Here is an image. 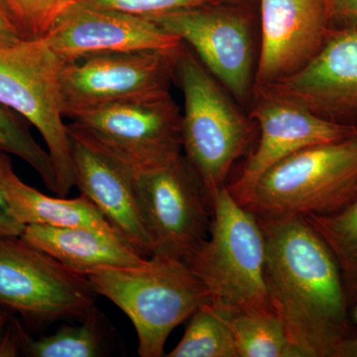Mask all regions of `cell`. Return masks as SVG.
I'll return each mask as SVG.
<instances>
[{"instance_id":"obj_1","label":"cell","mask_w":357,"mask_h":357,"mask_svg":"<svg viewBox=\"0 0 357 357\" xmlns=\"http://www.w3.org/2000/svg\"><path fill=\"white\" fill-rule=\"evenodd\" d=\"M257 218L265 237L268 298L289 340L301 357H335L351 337L335 257L304 218Z\"/></svg>"},{"instance_id":"obj_2","label":"cell","mask_w":357,"mask_h":357,"mask_svg":"<svg viewBox=\"0 0 357 357\" xmlns=\"http://www.w3.org/2000/svg\"><path fill=\"white\" fill-rule=\"evenodd\" d=\"M93 290L130 319L141 357L164 356L169 335L204 305L210 293L184 261L153 255L134 267H100L86 274Z\"/></svg>"},{"instance_id":"obj_3","label":"cell","mask_w":357,"mask_h":357,"mask_svg":"<svg viewBox=\"0 0 357 357\" xmlns=\"http://www.w3.org/2000/svg\"><path fill=\"white\" fill-rule=\"evenodd\" d=\"M229 191L257 217L335 213L357 192V133L291 155L253 184Z\"/></svg>"},{"instance_id":"obj_4","label":"cell","mask_w":357,"mask_h":357,"mask_svg":"<svg viewBox=\"0 0 357 357\" xmlns=\"http://www.w3.org/2000/svg\"><path fill=\"white\" fill-rule=\"evenodd\" d=\"M211 206L210 234L184 262L204 284L218 311L272 309L259 220L237 203L227 185L213 195Z\"/></svg>"},{"instance_id":"obj_5","label":"cell","mask_w":357,"mask_h":357,"mask_svg":"<svg viewBox=\"0 0 357 357\" xmlns=\"http://www.w3.org/2000/svg\"><path fill=\"white\" fill-rule=\"evenodd\" d=\"M175 76L184 95L183 149L203 183L208 201L225 187L237 160L252 139L250 121L220 82L184 44L175 60Z\"/></svg>"},{"instance_id":"obj_6","label":"cell","mask_w":357,"mask_h":357,"mask_svg":"<svg viewBox=\"0 0 357 357\" xmlns=\"http://www.w3.org/2000/svg\"><path fill=\"white\" fill-rule=\"evenodd\" d=\"M64 65L42 39L0 47V105L20 114L41 134L60 197L75 187L70 136L63 121L60 76Z\"/></svg>"},{"instance_id":"obj_7","label":"cell","mask_w":357,"mask_h":357,"mask_svg":"<svg viewBox=\"0 0 357 357\" xmlns=\"http://www.w3.org/2000/svg\"><path fill=\"white\" fill-rule=\"evenodd\" d=\"M68 128L100 145L136 173L182 156V114L170 93L79 112Z\"/></svg>"},{"instance_id":"obj_8","label":"cell","mask_w":357,"mask_h":357,"mask_svg":"<svg viewBox=\"0 0 357 357\" xmlns=\"http://www.w3.org/2000/svg\"><path fill=\"white\" fill-rule=\"evenodd\" d=\"M91 282L20 236L0 238V306L35 325L83 319L96 307Z\"/></svg>"},{"instance_id":"obj_9","label":"cell","mask_w":357,"mask_h":357,"mask_svg":"<svg viewBox=\"0 0 357 357\" xmlns=\"http://www.w3.org/2000/svg\"><path fill=\"white\" fill-rule=\"evenodd\" d=\"M135 191L152 255L184 261L208 236L211 203L183 155L169 165L136 174Z\"/></svg>"},{"instance_id":"obj_10","label":"cell","mask_w":357,"mask_h":357,"mask_svg":"<svg viewBox=\"0 0 357 357\" xmlns=\"http://www.w3.org/2000/svg\"><path fill=\"white\" fill-rule=\"evenodd\" d=\"M148 18L189 44L236 100L245 102L253 96L252 29L248 16L236 4H208Z\"/></svg>"},{"instance_id":"obj_11","label":"cell","mask_w":357,"mask_h":357,"mask_svg":"<svg viewBox=\"0 0 357 357\" xmlns=\"http://www.w3.org/2000/svg\"><path fill=\"white\" fill-rule=\"evenodd\" d=\"M178 50L102 54L65 64L60 76L65 117L170 93Z\"/></svg>"},{"instance_id":"obj_12","label":"cell","mask_w":357,"mask_h":357,"mask_svg":"<svg viewBox=\"0 0 357 357\" xmlns=\"http://www.w3.org/2000/svg\"><path fill=\"white\" fill-rule=\"evenodd\" d=\"M42 40L65 64L102 54L175 51L184 44L149 18L74 1Z\"/></svg>"},{"instance_id":"obj_13","label":"cell","mask_w":357,"mask_h":357,"mask_svg":"<svg viewBox=\"0 0 357 357\" xmlns=\"http://www.w3.org/2000/svg\"><path fill=\"white\" fill-rule=\"evenodd\" d=\"M257 95L287 100L333 121L357 117V24L330 28L309 64L253 91Z\"/></svg>"},{"instance_id":"obj_14","label":"cell","mask_w":357,"mask_h":357,"mask_svg":"<svg viewBox=\"0 0 357 357\" xmlns=\"http://www.w3.org/2000/svg\"><path fill=\"white\" fill-rule=\"evenodd\" d=\"M261 47L253 91L292 76L321 50L330 31L324 0H259Z\"/></svg>"},{"instance_id":"obj_15","label":"cell","mask_w":357,"mask_h":357,"mask_svg":"<svg viewBox=\"0 0 357 357\" xmlns=\"http://www.w3.org/2000/svg\"><path fill=\"white\" fill-rule=\"evenodd\" d=\"M253 98L250 119L259 126V141L241 177L227 187L229 190L253 184L268 169L297 152L357 133L354 124L326 119L287 100L263 95Z\"/></svg>"},{"instance_id":"obj_16","label":"cell","mask_w":357,"mask_h":357,"mask_svg":"<svg viewBox=\"0 0 357 357\" xmlns=\"http://www.w3.org/2000/svg\"><path fill=\"white\" fill-rule=\"evenodd\" d=\"M68 128V126H67ZM75 185L128 243L144 257L152 245L141 220L135 171L89 138L68 128Z\"/></svg>"},{"instance_id":"obj_17","label":"cell","mask_w":357,"mask_h":357,"mask_svg":"<svg viewBox=\"0 0 357 357\" xmlns=\"http://www.w3.org/2000/svg\"><path fill=\"white\" fill-rule=\"evenodd\" d=\"M20 238L84 275L100 267L138 266L147 258L119 234L96 229L28 225Z\"/></svg>"},{"instance_id":"obj_18","label":"cell","mask_w":357,"mask_h":357,"mask_svg":"<svg viewBox=\"0 0 357 357\" xmlns=\"http://www.w3.org/2000/svg\"><path fill=\"white\" fill-rule=\"evenodd\" d=\"M0 184L11 213L23 225L79 227L119 234L83 195L76 199L53 198L25 184L14 172L11 160L3 151L0 152Z\"/></svg>"},{"instance_id":"obj_19","label":"cell","mask_w":357,"mask_h":357,"mask_svg":"<svg viewBox=\"0 0 357 357\" xmlns=\"http://www.w3.org/2000/svg\"><path fill=\"white\" fill-rule=\"evenodd\" d=\"M218 312L231 331L238 357H301L273 310Z\"/></svg>"},{"instance_id":"obj_20","label":"cell","mask_w":357,"mask_h":357,"mask_svg":"<svg viewBox=\"0 0 357 357\" xmlns=\"http://www.w3.org/2000/svg\"><path fill=\"white\" fill-rule=\"evenodd\" d=\"M321 237L340 269L349 306L357 301V192L340 210L303 217Z\"/></svg>"},{"instance_id":"obj_21","label":"cell","mask_w":357,"mask_h":357,"mask_svg":"<svg viewBox=\"0 0 357 357\" xmlns=\"http://www.w3.org/2000/svg\"><path fill=\"white\" fill-rule=\"evenodd\" d=\"M102 317L93 309L81 319V325L63 326L53 335L39 340L28 335L25 356L32 357H96L105 349Z\"/></svg>"},{"instance_id":"obj_22","label":"cell","mask_w":357,"mask_h":357,"mask_svg":"<svg viewBox=\"0 0 357 357\" xmlns=\"http://www.w3.org/2000/svg\"><path fill=\"white\" fill-rule=\"evenodd\" d=\"M168 357H238L231 331L211 304L199 307Z\"/></svg>"},{"instance_id":"obj_23","label":"cell","mask_w":357,"mask_h":357,"mask_svg":"<svg viewBox=\"0 0 357 357\" xmlns=\"http://www.w3.org/2000/svg\"><path fill=\"white\" fill-rule=\"evenodd\" d=\"M0 150L20 157L39 174L45 185L57 192L55 170L48 151L40 146L29 129L10 109L0 105Z\"/></svg>"},{"instance_id":"obj_24","label":"cell","mask_w":357,"mask_h":357,"mask_svg":"<svg viewBox=\"0 0 357 357\" xmlns=\"http://www.w3.org/2000/svg\"><path fill=\"white\" fill-rule=\"evenodd\" d=\"M25 40L42 39L73 0H6Z\"/></svg>"},{"instance_id":"obj_25","label":"cell","mask_w":357,"mask_h":357,"mask_svg":"<svg viewBox=\"0 0 357 357\" xmlns=\"http://www.w3.org/2000/svg\"><path fill=\"white\" fill-rule=\"evenodd\" d=\"M73 1L147 18L170 13V11L178 10V9L222 3L220 0H73Z\"/></svg>"},{"instance_id":"obj_26","label":"cell","mask_w":357,"mask_h":357,"mask_svg":"<svg viewBox=\"0 0 357 357\" xmlns=\"http://www.w3.org/2000/svg\"><path fill=\"white\" fill-rule=\"evenodd\" d=\"M330 28L357 24V0H324Z\"/></svg>"},{"instance_id":"obj_27","label":"cell","mask_w":357,"mask_h":357,"mask_svg":"<svg viewBox=\"0 0 357 357\" xmlns=\"http://www.w3.org/2000/svg\"><path fill=\"white\" fill-rule=\"evenodd\" d=\"M28 335L20 321L11 316L0 337V356H18L20 354H24Z\"/></svg>"},{"instance_id":"obj_28","label":"cell","mask_w":357,"mask_h":357,"mask_svg":"<svg viewBox=\"0 0 357 357\" xmlns=\"http://www.w3.org/2000/svg\"><path fill=\"white\" fill-rule=\"evenodd\" d=\"M24 40L8 4L6 0H0V47L13 46Z\"/></svg>"},{"instance_id":"obj_29","label":"cell","mask_w":357,"mask_h":357,"mask_svg":"<svg viewBox=\"0 0 357 357\" xmlns=\"http://www.w3.org/2000/svg\"><path fill=\"white\" fill-rule=\"evenodd\" d=\"M2 150H0V152ZM24 229L25 225L17 222L11 213L0 184V238L20 236Z\"/></svg>"},{"instance_id":"obj_30","label":"cell","mask_w":357,"mask_h":357,"mask_svg":"<svg viewBox=\"0 0 357 357\" xmlns=\"http://www.w3.org/2000/svg\"><path fill=\"white\" fill-rule=\"evenodd\" d=\"M354 319L357 325V301L354 304ZM335 357H357V335L345 338L338 345Z\"/></svg>"},{"instance_id":"obj_31","label":"cell","mask_w":357,"mask_h":357,"mask_svg":"<svg viewBox=\"0 0 357 357\" xmlns=\"http://www.w3.org/2000/svg\"><path fill=\"white\" fill-rule=\"evenodd\" d=\"M11 318L10 312L8 310L4 309L3 307L0 306V337L2 333L6 331L7 324Z\"/></svg>"},{"instance_id":"obj_32","label":"cell","mask_w":357,"mask_h":357,"mask_svg":"<svg viewBox=\"0 0 357 357\" xmlns=\"http://www.w3.org/2000/svg\"><path fill=\"white\" fill-rule=\"evenodd\" d=\"M222 3H229V4H237L239 2L244 1V0H220Z\"/></svg>"}]
</instances>
